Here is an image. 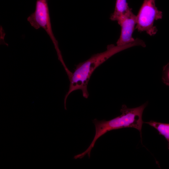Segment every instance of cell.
Listing matches in <instances>:
<instances>
[{
	"label": "cell",
	"instance_id": "1",
	"mask_svg": "<svg viewBox=\"0 0 169 169\" xmlns=\"http://www.w3.org/2000/svg\"><path fill=\"white\" fill-rule=\"evenodd\" d=\"M131 46L130 44L120 46L113 44L109 45L105 51L94 54L85 61L76 65L74 71L71 73L68 77L70 84L69 90L64 98L65 109L67 110V99L73 91L80 90L84 98L88 97V83L91 75L98 66L113 55Z\"/></svg>",
	"mask_w": 169,
	"mask_h": 169
},
{
	"label": "cell",
	"instance_id": "2",
	"mask_svg": "<svg viewBox=\"0 0 169 169\" xmlns=\"http://www.w3.org/2000/svg\"><path fill=\"white\" fill-rule=\"evenodd\" d=\"M147 105L146 102L138 107L129 108L123 105L120 111V115L109 120H93L95 127V134L89 146L84 152L76 155L79 159L83 158L87 155L90 157L91 150L97 140L108 131L112 130L125 128H133L138 130L141 134L143 122L142 116L143 111Z\"/></svg>",
	"mask_w": 169,
	"mask_h": 169
},
{
	"label": "cell",
	"instance_id": "3",
	"mask_svg": "<svg viewBox=\"0 0 169 169\" xmlns=\"http://www.w3.org/2000/svg\"><path fill=\"white\" fill-rule=\"evenodd\" d=\"M48 1V0H37L35 10L28 18L27 20L35 29L42 28L45 30L54 45L59 60L62 62L64 60L58 43L52 30Z\"/></svg>",
	"mask_w": 169,
	"mask_h": 169
},
{
	"label": "cell",
	"instance_id": "4",
	"mask_svg": "<svg viewBox=\"0 0 169 169\" xmlns=\"http://www.w3.org/2000/svg\"><path fill=\"white\" fill-rule=\"evenodd\" d=\"M162 17V12L156 7L155 0H144L136 15V28L138 31L145 32L150 36L153 35L157 31L154 22Z\"/></svg>",
	"mask_w": 169,
	"mask_h": 169
},
{
	"label": "cell",
	"instance_id": "5",
	"mask_svg": "<svg viewBox=\"0 0 169 169\" xmlns=\"http://www.w3.org/2000/svg\"><path fill=\"white\" fill-rule=\"evenodd\" d=\"M121 27L120 37L116 42V45L123 46L135 41L132 37L133 32L136 24V15L133 13L131 8L117 22Z\"/></svg>",
	"mask_w": 169,
	"mask_h": 169
},
{
	"label": "cell",
	"instance_id": "6",
	"mask_svg": "<svg viewBox=\"0 0 169 169\" xmlns=\"http://www.w3.org/2000/svg\"><path fill=\"white\" fill-rule=\"evenodd\" d=\"M130 8L126 0H116L114 10L110 16V19L118 22Z\"/></svg>",
	"mask_w": 169,
	"mask_h": 169
},
{
	"label": "cell",
	"instance_id": "7",
	"mask_svg": "<svg viewBox=\"0 0 169 169\" xmlns=\"http://www.w3.org/2000/svg\"><path fill=\"white\" fill-rule=\"evenodd\" d=\"M145 123L155 128L159 135L165 137L167 141L168 148L169 150V123L157 122L153 120Z\"/></svg>",
	"mask_w": 169,
	"mask_h": 169
},
{
	"label": "cell",
	"instance_id": "8",
	"mask_svg": "<svg viewBox=\"0 0 169 169\" xmlns=\"http://www.w3.org/2000/svg\"><path fill=\"white\" fill-rule=\"evenodd\" d=\"M164 80L165 82L169 84V67L165 73Z\"/></svg>",
	"mask_w": 169,
	"mask_h": 169
}]
</instances>
